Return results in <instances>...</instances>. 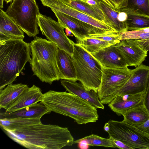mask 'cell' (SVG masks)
<instances>
[{"instance_id": "5", "label": "cell", "mask_w": 149, "mask_h": 149, "mask_svg": "<svg viewBox=\"0 0 149 149\" xmlns=\"http://www.w3.org/2000/svg\"><path fill=\"white\" fill-rule=\"evenodd\" d=\"M76 79L86 89L97 93L102 79V65L91 54L81 45L74 43L72 56Z\"/></svg>"}, {"instance_id": "30", "label": "cell", "mask_w": 149, "mask_h": 149, "mask_svg": "<svg viewBox=\"0 0 149 149\" xmlns=\"http://www.w3.org/2000/svg\"><path fill=\"white\" fill-rule=\"evenodd\" d=\"M121 40L125 39L142 40L149 38V27L136 30L127 31L119 33Z\"/></svg>"}, {"instance_id": "24", "label": "cell", "mask_w": 149, "mask_h": 149, "mask_svg": "<svg viewBox=\"0 0 149 149\" xmlns=\"http://www.w3.org/2000/svg\"><path fill=\"white\" fill-rule=\"evenodd\" d=\"M41 123L40 119L21 117L1 118L0 125L1 129L14 130L27 126Z\"/></svg>"}, {"instance_id": "12", "label": "cell", "mask_w": 149, "mask_h": 149, "mask_svg": "<svg viewBox=\"0 0 149 149\" xmlns=\"http://www.w3.org/2000/svg\"><path fill=\"white\" fill-rule=\"evenodd\" d=\"M40 1L43 6L51 9L56 10L107 32H116L106 24L74 9L60 0Z\"/></svg>"}, {"instance_id": "34", "label": "cell", "mask_w": 149, "mask_h": 149, "mask_svg": "<svg viewBox=\"0 0 149 149\" xmlns=\"http://www.w3.org/2000/svg\"><path fill=\"white\" fill-rule=\"evenodd\" d=\"M135 127L141 132L149 135V119L142 124Z\"/></svg>"}, {"instance_id": "9", "label": "cell", "mask_w": 149, "mask_h": 149, "mask_svg": "<svg viewBox=\"0 0 149 149\" xmlns=\"http://www.w3.org/2000/svg\"><path fill=\"white\" fill-rule=\"evenodd\" d=\"M37 23L43 35L55 44L59 49L72 56L74 43L67 37L64 28L58 22L40 13L38 16Z\"/></svg>"}, {"instance_id": "37", "label": "cell", "mask_w": 149, "mask_h": 149, "mask_svg": "<svg viewBox=\"0 0 149 149\" xmlns=\"http://www.w3.org/2000/svg\"><path fill=\"white\" fill-rule=\"evenodd\" d=\"M79 147H80V148H87L88 146V145L83 143H79Z\"/></svg>"}, {"instance_id": "38", "label": "cell", "mask_w": 149, "mask_h": 149, "mask_svg": "<svg viewBox=\"0 0 149 149\" xmlns=\"http://www.w3.org/2000/svg\"><path fill=\"white\" fill-rule=\"evenodd\" d=\"M104 130L107 132L109 129V124L108 122L106 123L104 125Z\"/></svg>"}, {"instance_id": "15", "label": "cell", "mask_w": 149, "mask_h": 149, "mask_svg": "<svg viewBox=\"0 0 149 149\" xmlns=\"http://www.w3.org/2000/svg\"><path fill=\"white\" fill-rule=\"evenodd\" d=\"M115 45L91 54L102 66L116 68L128 67L124 57Z\"/></svg>"}, {"instance_id": "3", "label": "cell", "mask_w": 149, "mask_h": 149, "mask_svg": "<svg viewBox=\"0 0 149 149\" xmlns=\"http://www.w3.org/2000/svg\"><path fill=\"white\" fill-rule=\"evenodd\" d=\"M29 43L23 39L0 41V90L12 84L31 60Z\"/></svg>"}, {"instance_id": "17", "label": "cell", "mask_w": 149, "mask_h": 149, "mask_svg": "<svg viewBox=\"0 0 149 149\" xmlns=\"http://www.w3.org/2000/svg\"><path fill=\"white\" fill-rule=\"evenodd\" d=\"M97 3L103 13L107 25L119 33L128 31L125 13L120 10H115L103 1L97 0Z\"/></svg>"}, {"instance_id": "13", "label": "cell", "mask_w": 149, "mask_h": 149, "mask_svg": "<svg viewBox=\"0 0 149 149\" xmlns=\"http://www.w3.org/2000/svg\"><path fill=\"white\" fill-rule=\"evenodd\" d=\"M124 57L128 66L141 65L147 56V52L138 45L135 39H125L115 45Z\"/></svg>"}, {"instance_id": "25", "label": "cell", "mask_w": 149, "mask_h": 149, "mask_svg": "<svg viewBox=\"0 0 149 149\" xmlns=\"http://www.w3.org/2000/svg\"><path fill=\"white\" fill-rule=\"evenodd\" d=\"M120 10L125 13V22L128 31L149 27V16L135 13L123 8Z\"/></svg>"}, {"instance_id": "32", "label": "cell", "mask_w": 149, "mask_h": 149, "mask_svg": "<svg viewBox=\"0 0 149 149\" xmlns=\"http://www.w3.org/2000/svg\"><path fill=\"white\" fill-rule=\"evenodd\" d=\"M107 4L114 9L119 10L122 8L126 0H106Z\"/></svg>"}, {"instance_id": "39", "label": "cell", "mask_w": 149, "mask_h": 149, "mask_svg": "<svg viewBox=\"0 0 149 149\" xmlns=\"http://www.w3.org/2000/svg\"><path fill=\"white\" fill-rule=\"evenodd\" d=\"M6 3H8L9 2H12L13 0H4Z\"/></svg>"}, {"instance_id": "14", "label": "cell", "mask_w": 149, "mask_h": 149, "mask_svg": "<svg viewBox=\"0 0 149 149\" xmlns=\"http://www.w3.org/2000/svg\"><path fill=\"white\" fill-rule=\"evenodd\" d=\"M146 91L134 94H125L116 96L108 104L110 109L118 116L144 103Z\"/></svg>"}, {"instance_id": "29", "label": "cell", "mask_w": 149, "mask_h": 149, "mask_svg": "<svg viewBox=\"0 0 149 149\" xmlns=\"http://www.w3.org/2000/svg\"><path fill=\"white\" fill-rule=\"evenodd\" d=\"M122 8L149 16V0H126Z\"/></svg>"}, {"instance_id": "7", "label": "cell", "mask_w": 149, "mask_h": 149, "mask_svg": "<svg viewBox=\"0 0 149 149\" xmlns=\"http://www.w3.org/2000/svg\"><path fill=\"white\" fill-rule=\"evenodd\" d=\"M109 136L132 148L149 149V135L141 132L124 120H110L108 122Z\"/></svg>"}, {"instance_id": "20", "label": "cell", "mask_w": 149, "mask_h": 149, "mask_svg": "<svg viewBox=\"0 0 149 149\" xmlns=\"http://www.w3.org/2000/svg\"><path fill=\"white\" fill-rule=\"evenodd\" d=\"M51 111L42 102H40L15 111L1 112V118L21 117L40 119L44 115L49 114Z\"/></svg>"}, {"instance_id": "10", "label": "cell", "mask_w": 149, "mask_h": 149, "mask_svg": "<svg viewBox=\"0 0 149 149\" xmlns=\"http://www.w3.org/2000/svg\"><path fill=\"white\" fill-rule=\"evenodd\" d=\"M149 80V66L141 64L131 70L130 76L125 84L107 99L103 104H108L118 95L146 91Z\"/></svg>"}, {"instance_id": "1", "label": "cell", "mask_w": 149, "mask_h": 149, "mask_svg": "<svg viewBox=\"0 0 149 149\" xmlns=\"http://www.w3.org/2000/svg\"><path fill=\"white\" fill-rule=\"evenodd\" d=\"M12 140L30 149H60L74 144L68 127L42 123L14 130H2Z\"/></svg>"}, {"instance_id": "28", "label": "cell", "mask_w": 149, "mask_h": 149, "mask_svg": "<svg viewBox=\"0 0 149 149\" xmlns=\"http://www.w3.org/2000/svg\"><path fill=\"white\" fill-rule=\"evenodd\" d=\"M84 143L91 146L116 148L114 143L109 138H104L93 134L74 141L73 143Z\"/></svg>"}, {"instance_id": "36", "label": "cell", "mask_w": 149, "mask_h": 149, "mask_svg": "<svg viewBox=\"0 0 149 149\" xmlns=\"http://www.w3.org/2000/svg\"><path fill=\"white\" fill-rule=\"evenodd\" d=\"M144 103L149 113V80L144 97Z\"/></svg>"}, {"instance_id": "11", "label": "cell", "mask_w": 149, "mask_h": 149, "mask_svg": "<svg viewBox=\"0 0 149 149\" xmlns=\"http://www.w3.org/2000/svg\"><path fill=\"white\" fill-rule=\"evenodd\" d=\"M58 22L64 29L70 31L76 39L77 42L88 35L107 32L56 10L52 9Z\"/></svg>"}, {"instance_id": "8", "label": "cell", "mask_w": 149, "mask_h": 149, "mask_svg": "<svg viewBox=\"0 0 149 149\" xmlns=\"http://www.w3.org/2000/svg\"><path fill=\"white\" fill-rule=\"evenodd\" d=\"M102 76L98 94L99 99L104 102L123 86L130 77L131 70L128 67L109 68L102 66Z\"/></svg>"}, {"instance_id": "6", "label": "cell", "mask_w": 149, "mask_h": 149, "mask_svg": "<svg viewBox=\"0 0 149 149\" xmlns=\"http://www.w3.org/2000/svg\"><path fill=\"white\" fill-rule=\"evenodd\" d=\"M6 12L29 37H35L39 33L40 12L36 0H13Z\"/></svg>"}, {"instance_id": "2", "label": "cell", "mask_w": 149, "mask_h": 149, "mask_svg": "<svg viewBox=\"0 0 149 149\" xmlns=\"http://www.w3.org/2000/svg\"><path fill=\"white\" fill-rule=\"evenodd\" d=\"M40 102L51 112L69 117L79 125L95 122L98 119L96 108L72 93L50 90L43 94Z\"/></svg>"}, {"instance_id": "21", "label": "cell", "mask_w": 149, "mask_h": 149, "mask_svg": "<svg viewBox=\"0 0 149 149\" xmlns=\"http://www.w3.org/2000/svg\"><path fill=\"white\" fill-rule=\"evenodd\" d=\"M56 61L60 79L77 81L72 56L65 51L58 48Z\"/></svg>"}, {"instance_id": "31", "label": "cell", "mask_w": 149, "mask_h": 149, "mask_svg": "<svg viewBox=\"0 0 149 149\" xmlns=\"http://www.w3.org/2000/svg\"><path fill=\"white\" fill-rule=\"evenodd\" d=\"M85 38H94L106 41H114L118 43L121 40V36L116 32H106L90 34L86 36Z\"/></svg>"}, {"instance_id": "18", "label": "cell", "mask_w": 149, "mask_h": 149, "mask_svg": "<svg viewBox=\"0 0 149 149\" xmlns=\"http://www.w3.org/2000/svg\"><path fill=\"white\" fill-rule=\"evenodd\" d=\"M43 94L41 89L36 85L28 87L5 110V112H13L40 102Z\"/></svg>"}, {"instance_id": "22", "label": "cell", "mask_w": 149, "mask_h": 149, "mask_svg": "<svg viewBox=\"0 0 149 149\" xmlns=\"http://www.w3.org/2000/svg\"><path fill=\"white\" fill-rule=\"evenodd\" d=\"M28 87L21 83L11 84L0 90V108L6 109Z\"/></svg>"}, {"instance_id": "33", "label": "cell", "mask_w": 149, "mask_h": 149, "mask_svg": "<svg viewBox=\"0 0 149 149\" xmlns=\"http://www.w3.org/2000/svg\"><path fill=\"white\" fill-rule=\"evenodd\" d=\"M136 40L139 46L144 51L147 52L149 51V38L142 40Z\"/></svg>"}, {"instance_id": "27", "label": "cell", "mask_w": 149, "mask_h": 149, "mask_svg": "<svg viewBox=\"0 0 149 149\" xmlns=\"http://www.w3.org/2000/svg\"><path fill=\"white\" fill-rule=\"evenodd\" d=\"M60 0L74 9L106 24L105 18L85 2L81 0Z\"/></svg>"}, {"instance_id": "40", "label": "cell", "mask_w": 149, "mask_h": 149, "mask_svg": "<svg viewBox=\"0 0 149 149\" xmlns=\"http://www.w3.org/2000/svg\"><path fill=\"white\" fill-rule=\"evenodd\" d=\"M101 0V1H104L107 4L106 0Z\"/></svg>"}, {"instance_id": "35", "label": "cell", "mask_w": 149, "mask_h": 149, "mask_svg": "<svg viewBox=\"0 0 149 149\" xmlns=\"http://www.w3.org/2000/svg\"><path fill=\"white\" fill-rule=\"evenodd\" d=\"M109 138L113 141L116 148L122 149H132V148L121 141L115 139L109 136Z\"/></svg>"}, {"instance_id": "19", "label": "cell", "mask_w": 149, "mask_h": 149, "mask_svg": "<svg viewBox=\"0 0 149 149\" xmlns=\"http://www.w3.org/2000/svg\"><path fill=\"white\" fill-rule=\"evenodd\" d=\"M24 32L15 22L4 11L0 9V41L24 38Z\"/></svg>"}, {"instance_id": "26", "label": "cell", "mask_w": 149, "mask_h": 149, "mask_svg": "<svg viewBox=\"0 0 149 149\" xmlns=\"http://www.w3.org/2000/svg\"><path fill=\"white\" fill-rule=\"evenodd\" d=\"M91 54L96 53L106 47L115 45L118 42L108 41L93 38H85L81 41L77 42Z\"/></svg>"}, {"instance_id": "16", "label": "cell", "mask_w": 149, "mask_h": 149, "mask_svg": "<svg viewBox=\"0 0 149 149\" xmlns=\"http://www.w3.org/2000/svg\"><path fill=\"white\" fill-rule=\"evenodd\" d=\"M61 83L69 93L87 101L96 108L104 109V104L99 99L98 93L93 90H86L81 83H78L75 80L62 79Z\"/></svg>"}, {"instance_id": "23", "label": "cell", "mask_w": 149, "mask_h": 149, "mask_svg": "<svg viewBox=\"0 0 149 149\" xmlns=\"http://www.w3.org/2000/svg\"><path fill=\"white\" fill-rule=\"evenodd\" d=\"M123 116V120L134 126L141 125L149 119V113L144 103L128 111Z\"/></svg>"}, {"instance_id": "4", "label": "cell", "mask_w": 149, "mask_h": 149, "mask_svg": "<svg viewBox=\"0 0 149 149\" xmlns=\"http://www.w3.org/2000/svg\"><path fill=\"white\" fill-rule=\"evenodd\" d=\"M33 75L42 82L50 84L60 79L56 56L58 47L49 40L36 37L29 43Z\"/></svg>"}]
</instances>
